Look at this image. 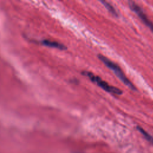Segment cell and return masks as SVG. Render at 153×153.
Wrapping results in <instances>:
<instances>
[{"instance_id": "1", "label": "cell", "mask_w": 153, "mask_h": 153, "mask_svg": "<svg viewBox=\"0 0 153 153\" xmlns=\"http://www.w3.org/2000/svg\"><path fill=\"white\" fill-rule=\"evenodd\" d=\"M98 59L106 66L107 68L114 71L115 75L123 82L126 86L133 91H136L137 89L134 84L126 77L125 74L123 73L121 68L115 63L109 60L108 58L102 54L97 55Z\"/></svg>"}, {"instance_id": "2", "label": "cell", "mask_w": 153, "mask_h": 153, "mask_svg": "<svg viewBox=\"0 0 153 153\" xmlns=\"http://www.w3.org/2000/svg\"><path fill=\"white\" fill-rule=\"evenodd\" d=\"M81 74L88 77L93 82L96 84L99 87H100V88L103 89L105 91L109 93L117 94V95H121L123 94V91L115 87L110 85L106 81L102 80L100 77H99V76L95 75L94 74H93L91 72L84 71L81 72Z\"/></svg>"}, {"instance_id": "3", "label": "cell", "mask_w": 153, "mask_h": 153, "mask_svg": "<svg viewBox=\"0 0 153 153\" xmlns=\"http://www.w3.org/2000/svg\"><path fill=\"white\" fill-rule=\"evenodd\" d=\"M128 5L131 10L136 13L140 20L143 23V24L146 25L153 32V23L149 19L142 8L134 1H128Z\"/></svg>"}, {"instance_id": "4", "label": "cell", "mask_w": 153, "mask_h": 153, "mask_svg": "<svg viewBox=\"0 0 153 153\" xmlns=\"http://www.w3.org/2000/svg\"><path fill=\"white\" fill-rule=\"evenodd\" d=\"M41 44L45 46L49 47H52V48H57L61 50H66V47L63 44L59 43L57 41H51L49 39H44L41 41Z\"/></svg>"}, {"instance_id": "5", "label": "cell", "mask_w": 153, "mask_h": 153, "mask_svg": "<svg viewBox=\"0 0 153 153\" xmlns=\"http://www.w3.org/2000/svg\"><path fill=\"white\" fill-rule=\"evenodd\" d=\"M100 2L104 5V7L107 9V10L113 16H115V17H118V14L117 11V10H115V8L108 2L105 1H100Z\"/></svg>"}, {"instance_id": "6", "label": "cell", "mask_w": 153, "mask_h": 153, "mask_svg": "<svg viewBox=\"0 0 153 153\" xmlns=\"http://www.w3.org/2000/svg\"><path fill=\"white\" fill-rule=\"evenodd\" d=\"M137 130L142 134V136L144 137V138L148 140L149 143H151L152 145H153V137L150 135L147 131H146L142 127L140 126H137Z\"/></svg>"}, {"instance_id": "7", "label": "cell", "mask_w": 153, "mask_h": 153, "mask_svg": "<svg viewBox=\"0 0 153 153\" xmlns=\"http://www.w3.org/2000/svg\"><path fill=\"white\" fill-rule=\"evenodd\" d=\"M74 153H82V152H74Z\"/></svg>"}]
</instances>
